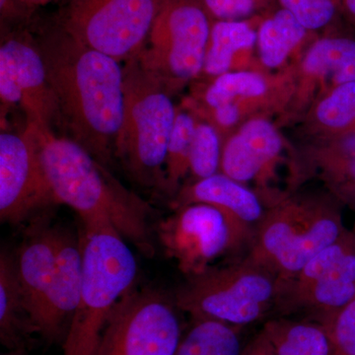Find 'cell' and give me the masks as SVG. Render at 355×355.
Here are the masks:
<instances>
[{"label": "cell", "mask_w": 355, "mask_h": 355, "mask_svg": "<svg viewBox=\"0 0 355 355\" xmlns=\"http://www.w3.org/2000/svg\"><path fill=\"white\" fill-rule=\"evenodd\" d=\"M349 232L340 212L319 203L286 202L266 210L247 258L277 279L295 275L316 254Z\"/></svg>", "instance_id": "obj_6"}, {"label": "cell", "mask_w": 355, "mask_h": 355, "mask_svg": "<svg viewBox=\"0 0 355 355\" xmlns=\"http://www.w3.org/2000/svg\"><path fill=\"white\" fill-rule=\"evenodd\" d=\"M175 301L153 289H132L116 304L95 355H174L182 336Z\"/></svg>", "instance_id": "obj_11"}, {"label": "cell", "mask_w": 355, "mask_h": 355, "mask_svg": "<svg viewBox=\"0 0 355 355\" xmlns=\"http://www.w3.org/2000/svg\"><path fill=\"white\" fill-rule=\"evenodd\" d=\"M1 108L21 106L28 123L51 128L60 120L57 102L49 83L37 40L27 32L8 33L0 46Z\"/></svg>", "instance_id": "obj_13"}, {"label": "cell", "mask_w": 355, "mask_h": 355, "mask_svg": "<svg viewBox=\"0 0 355 355\" xmlns=\"http://www.w3.org/2000/svg\"><path fill=\"white\" fill-rule=\"evenodd\" d=\"M35 127L58 205L73 209L80 221L106 222L142 254L153 256V209L148 203L128 190L76 140Z\"/></svg>", "instance_id": "obj_2"}, {"label": "cell", "mask_w": 355, "mask_h": 355, "mask_svg": "<svg viewBox=\"0 0 355 355\" xmlns=\"http://www.w3.org/2000/svg\"><path fill=\"white\" fill-rule=\"evenodd\" d=\"M2 355H25L24 352H8L6 354Z\"/></svg>", "instance_id": "obj_37"}, {"label": "cell", "mask_w": 355, "mask_h": 355, "mask_svg": "<svg viewBox=\"0 0 355 355\" xmlns=\"http://www.w3.org/2000/svg\"><path fill=\"white\" fill-rule=\"evenodd\" d=\"M196 128L197 125L190 114H176L168 144L163 183V189H166L169 193L174 191L180 179L189 169L191 146Z\"/></svg>", "instance_id": "obj_24"}, {"label": "cell", "mask_w": 355, "mask_h": 355, "mask_svg": "<svg viewBox=\"0 0 355 355\" xmlns=\"http://www.w3.org/2000/svg\"><path fill=\"white\" fill-rule=\"evenodd\" d=\"M304 69L311 74L330 79L336 86L355 81L354 40H320L308 51Z\"/></svg>", "instance_id": "obj_21"}, {"label": "cell", "mask_w": 355, "mask_h": 355, "mask_svg": "<svg viewBox=\"0 0 355 355\" xmlns=\"http://www.w3.org/2000/svg\"><path fill=\"white\" fill-rule=\"evenodd\" d=\"M207 203L227 210L233 216L256 229L266 210L261 198L244 184L224 174L198 180L183 191L175 209L189 203Z\"/></svg>", "instance_id": "obj_18"}, {"label": "cell", "mask_w": 355, "mask_h": 355, "mask_svg": "<svg viewBox=\"0 0 355 355\" xmlns=\"http://www.w3.org/2000/svg\"><path fill=\"white\" fill-rule=\"evenodd\" d=\"M324 164L338 195L355 209V132L342 140Z\"/></svg>", "instance_id": "obj_25"}, {"label": "cell", "mask_w": 355, "mask_h": 355, "mask_svg": "<svg viewBox=\"0 0 355 355\" xmlns=\"http://www.w3.org/2000/svg\"><path fill=\"white\" fill-rule=\"evenodd\" d=\"M125 109L114 156L137 183H164L168 144L176 112L166 90L137 58L123 65Z\"/></svg>", "instance_id": "obj_4"}, {"label": "cell", "mask_w": 355, "mask_h": 355, "mask_svg": "<svg viewBox=\"0 0 355 355\" xmlns=\"http://www.w3.org/2000/svg\"><path fill=\"white\" fill-rule=\"evenodd\" d=\"M308 30L286 9L261 23L258 33L259 46L263 64L277 67L304 38Z\"/></svg>", "instance_id": "obj_23"}, {"label": "cell", "mask_w": 355, "mask_h": 355, "mask_svg": "<svg viewBox=\"0 0 355 355\" xmlns=\"http://www.w3.org/2000/svg\"><path fill=\"white\" fill-rule=\"evenodd\" d=\"M319 121L335 130L355 125V81L336 86L317 110Z\"/></svg>", "instance_id": "obj_28"}, {"label": "cell", "mask_w": 355, "mask_h": 355, "mask_svg": "<svg viewBox=\"0 0 355 355\" xmlns=\"http://www.w3.org/2000/svg\"><path fill=\"white\" fill-rule=\"evenodd\" d=\"M58 205L46 176L37 128L0 135V219L20 224L40 210Z\"/></svg>", "instance_id": "obj_12"}, {"label": "cell", "mask_w": 355, "mask_h": 355, "mask_svg": "<svg viewBox=\"0 0 355 355\" xmlns=\"http://www.w3.org/2000/svg\"><path fill=\"white\" fill-rule=\"evenodd\" d=\"M164 0H64L58 26L120 62L137 57Z\"/></svg>", "instance_id": "obj_9"}, {"label": "cell", "mask_w": 355, "mask_h": 355, "mask_svg": "<svg viewBox=\"0 0 355 355\" xmlns=\"http://www.w3.org/2000/svg\"><path fill=\"white\" fill-rule=\"evenodd\" d=\"M244 328L209 319H193L174 355H242Z\"/></svg>", "instance_id": "obj_20"}, {"label": "cell", "mask_w": 355, "mask_h": 355, "mask_svg": "<svg viewBox=\"0 0 355 355\" xmlns=\"http://www.w3.org/2000/svg\"><path fill=\"white\" fill-rule=\"evenodd\" d=\"M258 35L242 21L218 20L211 26L205 69L210 76L226 73L237 51L251 48Z\"/></svg>", "instance_id": "obj_22"}, {"label": "cell", "mask_w": 355, "mask_h": 355, "mask_svg": "<svg viewBox=\"0 0 355 355\" xmlns=\"http://www.w3.org/2000/svg\"><path fill=\"white\" fill-rule=\"evenodd\" d=\"M342 6L350 17L355 18V0H342Z\"/></svg>", "instance_id": "obj_36"}, {"label": "cell", "mask_w": 355, "mask_h": 355, "mask_svg": "<svg viewBox=\"0 0 355 355\" xmlns=\"http://www.w3.org/2000/svg\"><path fill=\"white\" fill-rule=\"evenodd\" d=\"M83 272L80 296L62 343L64 355H95L109 318L137 277L127 240L102 221H81Z\"/></svg>", "instance_id": "obj_3"}, {"label": "cell", "mask_w": 355, "mask_h": 355, "mask_svg": "<svg viewBox=\"0 0 355 355\" xmlns=\"http://www.w3.org/2000/svg\"><path fill=\"white\" fill-rule=\"evenodd\" d=\"M37 43L60 120L70 139L108 165L125 109L121 62L80 43L58 25L42 34Z\"/></svg>", "instance_id": "obj_1"}, {"label": "cell", "mask_w": 355, "mask_h": 355, "mask_svg": "<svg viewBox=\"0 0 355 355\" xmlns=\"http://www.w3.org/2000/svg\"><path fill=\"white\" fill-rule=\"evenodd\" d=\"M242 355H277L263 329L245 345Z\"/></svg>", "instance_id": "obj_33"}, {"label": "cell", "mask_w": 355, "mask_h": 355, "mask_svg": "<svg viewBox=\"0 0 355 355\" xmlns=\"http://www.w3.org/2000/svg\"><path fill=\"white\" fill-rule=\"evenodd\" d=\"M15 258L16 270L28 309L39 331L57 263L55 227L32 228Z\"/></svg>", "instance_id": "obj_15"}, {"label": "cell", "mask_w": 355, "mask_h": 355, "mask_svg": "<svg viewBox=\"0 0 355 355\" xmlns=\"http://www.w3.org/2000/svg\"><path fill=\"white\" fill-rule=\"evenodd\" d=\"M216 118L219 125L229 127L239 118V111L232 102L224 103L216 108Z\"/></svg>", "instance_id": "obj_34"}, {"label": "cell", "mask_w": 355, "mask_h": 355, "mask_svg": "<svg viewBox=\"0 0 355 355\" xmlns=\"http://www.w3.org/2000/svg\"><path fill=\"white\" fill-rule=\"evenodd\" d=\"M318 322L326 327L336 355H355V299Z\"/></svg>", "instance_id": "obj_30"}, {"label": "cell", "mask_w": 355, "mask_h": 355, "mask_svg": "<svg viewBox=\"0 0 355 355\" xmlns=\"http://www.w3.org/2000/svg\"><path fill=\"white\" fill-rule=\"evenodd\" d=\"M352 232H354V234L355 235V224H354V230H352Z\"/></svg>", "instance_id": "obj_39"}, {"label": "cell", "mask_w": 355, "mask_h": 355, "mask_svg": "<svg viewBox=\"0 0 355 355\" xmlns=\"http://www.w3.org/2000/svg\"><path fill=\"white\" fill-rule=\"evenodd\" d=\"M254 1V6H258V4L259 3H261V1H263V0H253Z\"/></svg>", "instance_id": "obj_38"}, {"label": "cell", "mask_w": 355, "mask_h": 355, "mask_svg": "<svg viewBox=\"0 0 355 355\" xmlns=\"http://www.w3.org/2000/svg\"><path fill=\"white\" fill-rule=\"evenodd\" d=\"M220 144L214 128L198 125L191 142L189 169L198 180L217 174L221 165Z\"/></svg>", "instance_id": "obj_27"}, {"label": "cell", "mask_w": 355, "mask_h": 355, "mask_svg": "<svg viewBox=\"0 0 355 355\" xmlns=\"http://www.w3.org/2000/svg\"><path fill=\"white\" fill-rule=\"evenodd\" d=\"M279 293L277 275L245 257L189 277L175 303L193 319L245 328L275 313Z\"/></svg>", "instance_id": "obj_5"}, {"label": "cell", "mask_w": 355, "mask_h": 355, "mask_svg": "<svg viewBox=\"0 0 355 355\" xmlns=\"http://www.w3.org/2000/svg\"><path fill=\"white\" fill-rule=\"evenodd\" d=\"M57 263L55 277L39 335L50 343H64L76 313L83 284V259L80 237L67 229L55 227Z\"/></svg>", "instance_id": "obj_14"}, {"label": "cell", "mask_w": 355, "mask_h": 355, "mask_svg": "<svg viewBox=\"0 0 355 355\" xmlns=\"http://www.w3.org/2000/svg\"><path fill=\"white\" fill-rule=\"evenodd\" d=\"M282 9L291 12L305 29H321L335 17L336 0H279Z\"/></svg>", "instance_id": "obj_29"}, {"label": "cell", "mask_w": 355, "mask_h": 355, "mask_svg": "<svg viewBox=\"0 0 355 355\" xmlns=\"http://www.w3.org/2000/svg\"><path fill=\"white\" fill-rule=\"evenodd\" d=\"M355 299V235L324 248L295 275L279 280L275 317L302 315L321 321Z\"/></svg>", "instance_id": "obj_10"}, {"label": "cell", "mask_w": 355, "mask_h": 355, "mask_svg": "<svg viewBox=\"0 0 355 355\" xmlns=\"http://www.w3.org/2000/svg\"><path fill=\"white\" fill-rule=\"evenodd\" d=\"M210 16L216 19L236 21L253 13L256 6L253 0H202Z\"/></svg>", "instance_id": "obj_31"}, {"label": "cell", "mask_w": 355, "mask_h": 355, "mask_svg": "<svg viewBox=\"0 0 355 355\" xmlns=\"http://www.w3.org/2000/svg\"><path fill=\"white\" fill-rule=\"evenodd\" d=\"M263 330L277 355H336L326 327L315 320L273 317Z\"/></svg>", "instance_id": "obj_19"}, {"label": "cell", "mask_w": 355, "mask_h": 355, "mask_svg": "<svg viewBox=\"0 0 355 355\" xmlns=\"http://www.w3.org/2000/svg\"><path fill=\"white\" fill-rule=\"evenodd\" d=\"M254 228L227 210L207 203H189L159 223L165 253L189 277L214 266L241 260L253 243Z\"/></svg>", "instance_id": "obj_7"}, {"label": "cell", "mask_w": 355, "mask_h": 355, "mask_svg": "<svg viewBox=\"0 0 355 355\" xmlns=\"http://www.w3.org/2000/svg\"><path fill=\"white\" fill-rule=\"evenodd\" d=\"M266 83L259 74L233 72L221 74L207 90L205 100L210 107L232 101L237 96L257 97L266 92Z\"/></svg>", "instance_id": "obj_26"}, {"label": "cell", "mask_w": 355, "mask_h": 355, "mask_svg": "<svg viewBox=\"0 0 355 355\" xmlns=\"http://www.w3.org/2000/svg\"><path fill=\"white\" fill-rule=\"evenodd\" d=\"M38 334L16 270V261L7 252L0 254V340L8 352H26Z\"/></svg>", "instance_id": "obj_17"}, {"label": "cell", "mask_w": 355, "mask_h": 355, "mask_svg": "<svg viewBox=\"0 0 355 355\" xmlns=\"http://www.w3.org/2000/svg\"><path fill=\"white\" fill-rule=\"evenodd\" d=\"M23 1L31 6L32 8L36 9L37 7L48 6L53 2H62L64 0H23Z\"/></svg>", "instance_id": "obj_35"}, {"label": "cell", "mask_w": 355, "mask_h": 355, "mask_svg": "<svg viewBox=\"0 0 355 355\" xmlns=\"http://www.w3.org/2000/svg\"><path fill=\"white\" fill-rule=\"evenodd\" d=\"M211 26L202 0H164L135 58L168 91L203 69Z\"/></svg>", "instance_id": "obj_8"}, {"label": "cell", "mask_w": 355, "mask_h": 355, "mask_svg": "<svg viewBox=\"0 0 355 355\" xmlns=\"http://www.w3.org/2000/svg\"><path fill=\"white\" fill-rule=\"evenodd\" d=\"M35 10L23 0H0L1 26L26 24Z\"/></svg>", "instance_id": "obj_32"}, {"label": "cell", "mask_w": 355, "mask_h": 355, "mask_svg": "<svg viewBox=\"0 0 355 355\" xmlns=\"http://www.w3.org/2000/svg\"><path fill=\"white\" fill-rule=\"evenodd\" d=\"M282 148V139L270 123L249 121L224 147L222 172L242 184L249 183L279 157Z\"/></svg>", "instance_id": "obj_16"}]
</instances>
